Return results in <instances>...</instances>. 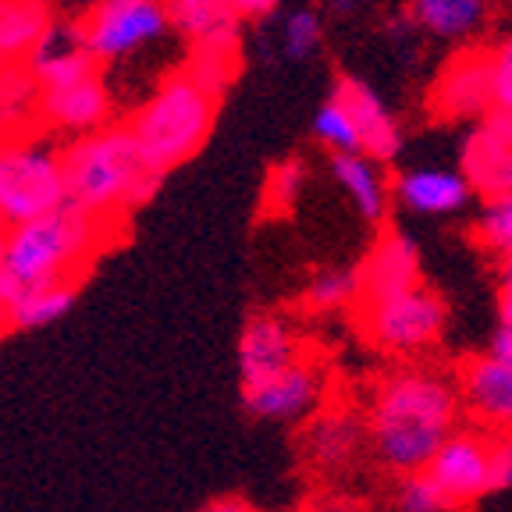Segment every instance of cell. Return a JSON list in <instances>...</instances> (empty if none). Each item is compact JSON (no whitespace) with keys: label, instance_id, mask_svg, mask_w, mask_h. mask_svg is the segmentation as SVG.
<instances>
[{"label":"cell","instance_id":"1","mask_svg":"<svg viewBox=\"0 0 512 512\" xmlns=\"http://www.w3.org/2000/svg\"><path fill=\"white\" fill-rule=\"evenodd\" d=\"M459 388L434 370H399L377 384L367 413L374 456L392 473L424 470L438 445L456 431Z\"/></svg>","mask_w":512,"mask_h":512},{"label":"cell","instance_id":"2","mask_svg":"<svg viewBox=\"0 0 512 512\" xmlns=\"http://www.w3.org/2000/svg\"><path fill=\"white\" fill-rule=\"evenodd\" d=\"M68 203L118 224L132 207H143L160 185L143 146L128 125H104L61 150Z\"/></svg>","mask_w":512,"mask_h":512},{"label":"cell","instance_id":"3","mask_svg":"<svg viewBox=\"0 0 512 512\" xmlns=\"http://www.w3.org/2000/svg\"><path fill=\"white\" fill-rule=\"evenodd\" d=\"M114 221L93 217L86 210L64 203L50 214L11 224L0 235L4 267L15 288L50 285V281H79L96 253L114 239Z\"/></svg>","mask_w":512,"mask_h":512},{"label":"cell","instance_id":"4","mask_svg":"<svg viewBox=\"0 0 512 512\" xmlns=\"http://www.w3.org/2000/svg\"><path fill=\"white\" fill-rule=\"evenodd\" d=\"M217 100L221 96L200 86L182 68V72L168 75L136 107V114L128 118V128L139 139L143 157L150 160L153 171L168 175L171 168H178L203 150L217 121Z\"/></svg>","mask_w":512,"mask_h":512},{"label":"cell","instance_id":"5","mask_svg":"<svg viewBox=\"0 0 512 512\" xmlns=\"http://www.w3.org/2000/svg\"><path fill=\"white\" fill-rule=\"evenodd\" d=\"M68 203L61 150L36 132L0 136V217L22 224Z\"/></svg>","mask_w":512,"mask_h":512},{"label":"cell","instance_id":"6","mask_svg":"<svg viewBox=\"0 0 512 512\" xmlns=\"http://www.w3.org/2000/svg\"><path fill=\"white\" fill-rule=\"evenodd\" d=\"M75 25L96 64L128 61L157 47L171 29L164 0H96Z\"/></svg>","mask_w":512,"mask_h":512},{"label":"cell","instance_id":"7","mask_svg":"<svg viewBox=\"0 0 512 512\" xmlns=\"http://www.w3.org/2000/svg\"><path fill=\"white\" fill-rule=\"evenodd\" d=\"M448 324L445 299L427 285L402 288L395 296L360 303V328L381 352H420L441 338Z\"/></svg>","mask_w":512,"mask_h":512},{"label":"cell","instance_id":"8","mask_svg":"<svg viewBox=\"0 0 512 512\" xmlns=\"http://www.w3.org/2000/svg\"><path fill=\"white\" fill-rule=\"evenodd\" d=\"M424 470L448 509H470L491 495V441L477 431H452Z\"/></svg>","mask_w":512,"mask_h":512},{"label":"cell","instance_id":"9","mask_svg":"<svg viewBox=\"0 0 512 512\" xmlns=\"http://www.w3.org/2000/svg\"><path fill=\"white\" fill-rule=\"evenodd\" d=\"M459 171L470 182L473 196L512 192V114L488 111L459 143Z\"/></svg>","mask_w":512,"mask_h":512},{"label":"cell","instance_id":"10","mask_svg":"<svg viewBox=\"0 0 512 512\" xmlns=\"http://www.w3.org/2000/svg\"><path fill=\"white\" fill-rule=\"evenodd\" d=\"M324 402V374L313 363L299 360L281 374L267 381L242 388V406L256 420H271V424H299L310 420Z\"/></svg>","mask_w":512,"mask_h":512},{"label":"cell","instance_id":"11","mask_svg":"<svg viewBox=\"0 0 512 512\" xmlns=\"http://www.w3.org/2000/svg\"><path fill=\"white\" fill-rule=\"evenodd\" d=\"M370 445L367 438V420L342 406L317 409L306 420L303 431V456L324 477H342L352 466L360 463L363 448Z\"/></svg>","mask_w":512,"mask_h":512},{"label":"cell","instance_id":"12","mask_svg":"<svg viewBox=\"0 0 512 512\" xmlns=\"http://www.w3.org/2000/svg\"><path fill=\"white\" fill-rule=\"evenodd\" d=\"M431 111L445 121H480L488 111H495L491 64L484 50H459L441 68L431 89Z\"/></svg>","mask_w":512,"mask_h":512},{"label":"cell","instance_id":"13","mask_svg":"<svg viewBox=\"0 0 512 512\" xmlns=\"http://www.w3.org/2000/svg\"><path fill=\"white\" fill-rule=\"evenodd\" d=\"M299 360H303V345H299L296 328L285 317L260 313V317L246 320V328L239 335L242 388H253V384L281 374Z\"/></svg>","mask_w":512,"mask_h":512},{"label":"cell","instance_id":"14","mask_svg":"<svg viewBox=\"0 0 512 512\" xmlns=\"http://www.w3.org/2000/svg\"><path fill=\"white\" fill-rule=\"evenodd\" d=\"M111 111V89L100 79V72L68 82V86L43 89V125L50 132H61V136H89L96 128L111 125Z\"/></svg>","mask_w":512,"mask_h":512},{"label":"cell","instance_id":"15","mask_svg":"<svg viewBox=\"0 0 512 512\" xmlns=\"http://www.w3.org/2000/svg\"><path fill=\"white\" fill-rule=\"evenodd\" d=\"M392 196L399 207L416 217H452L466 210L473 189L459 168H441V164H420L406 168L392 185Z\"/></svg>","mask_w":512,"mask_h":512},{"label":"cell","instance_id":"16","mask_svg":"<svg viewBox=\"0 0 512 512\" xmlns=\"http://www.w3.org/2000/svg\"><path fill=\"white\" fill-rule=\"evenodd\" d=\"M335 96L349 107L352 121H356V132H360V150L384 160H395L402 153V128L395 121L392 107L384 104V96L370 86L367 79H356V75H342L335 82Z\"/></svg>","mask_w":512,"mask_h":512},{"label":"cell","instance_id":"17","mask_svg":"<svg viewBox=\"0 0 512 512\" xmlns=\"http://www.w3.org/2000/svg\"><path fill=\"white\" fill-rule=\"evenodd\" d=\"M413 285H420V249L409 235L384 232L360 267V303L395 296Z\"/></svg>","mask_w":512,"mask_h":512},{"label":"cell","instance_id":"18","mask_svg":"<svg viewBox=\"0 0 512 512\" xmlns=\"http://www.w3.org/2000/svg\"><path fill=\"white\" fill-rule=\"evenodd\" d=\"M459 399L477 420L491 427H512V363L491 352L473 356L459 370Z\"/></svg>","mask_w":512,"mask_h":512},{"label":"cell","instance_id":"19","mask_svg":"<svg viewBox=\"0 0 512 512\" xmlns=\"http://www.w3.org/2000/svg\"><path fill=\"white\" fill-rule=\"evenodd\" d=\"M25 64H29V72L36 75V82H40L43 89L79 82L100 68V64L93 61V54L86 50V43H82V32L75 22L50 25V29L43 32V40L29 50Z\"/></svg>","mask_w":512,"mask_h":512},{"label":"cell","instance_id":"20","mask_svg":"<svg viewBox=\"0 0 512 512\" xmlns=\"http://www.w3.org/2000/svg\"><path fill=\"white\" fill-rule=\"evenodd\" d=\"M328 171L335 178L338 189L349 196L352 210L367 224H381L392 203V185L384 175V164L363 150H338L331 153Z\"/></svg>","mask_w":512,"mask_h":512},{"label":"cell","instance_id":"21","mask_svg":"<svg viewBox=\"0 0 512 512\" xmlns=\"http://www.w3.org/2000/svg\"><path fill=\"white\" fill-rule=\"evenodd\" d=\"M171 29L189 47H239V25L232 0H164Z\"/></svg>","mask_w":512,"mask_h":512},{"label":"cell","instance_id":"22","mask_svg":"<svg viewBox=\"0 0 512 512\" xmlns=\"http://www.w3.org/2000/svg\"><path fill=\"white\" fill-rule=\"evenodd\" d=\"M79 296V281H50V285H25L15 288L8 296L4 310V324L11 331H40L50 328L57 320L68 317Z\"/></svg>","mask_w":512,"mask_h":512},{"label":"cell","instance_id":"23","mask_svg":"<svg viewBox=\"0 0 512 512\" xmlns=\"http://www.w3.org/2000/svg\"><path fill=\"white\" fill-rule=\"evenodd\" d=\"M416 29L438 43H466L488 22V0H409Z\"/></svg>","mask_w":512,"mask_h":512},{"label":"cell","instance_id":"24","mask_svg":"<svg viewBox=\"0 0 512 512\" xmlns=\"http://www.w3.org/2000/svg\"><path fill=\"white\" fill-rule=\"evenodd\" d=\"M43 121V86L25 61L0 68V136H22Z\"/></svg>","mask_w":512,"mask_h":512},{"label":"cell","instance_id":"25","mask_svg":"<svg viewBox=\"0 0 512 512\" xmlns=\"http://www.w3.org/2000/svg\"><path fill=\"white\" fill-rule=\"evenodd\" d=\"M50 25V0H0V47L11 61H25Z\"/></svg>","mask_w":512,"mask_h":512},{"label":"cell","instance_id":"26","mask_svg":"<svg viewBox=\"0 0 512 512\" xmlns=\"http://www.w3.org/2000/svg\"><path fill=\"white\" fill-rule=\"evenodd\" d=\"M306 306L317 313H335L360 303V271L352 267H324L306 281Z\"/></svg>","mask_w":512,"mask_h":512},{"label":"cell","instance_id":"27","mask_svg":"<svg viewBox=\"0 0 512 512\" xmlns=\"http://www.w3.org/2000/svg\"><path fill=\"white\" fill-rule=\"evenodd\" d=\"M185 72L200 86H207L210 93L221 96L239 72V47H189Z\"/></svg>","mask_w":512,"mask_h":512},{"label":"cell","instance_id":"28","mask_svg":"<svg viewBox=\"0 0 512 512\" xmlns=\"http://www.w3.org/2000/svg\"><path fill=\"white\" fill-rule=\"evenodd\" d=\"M324 43V18L317 8H292L281 22V54L288 61H310Z\"/></svg>","mask_w":512,"mask_h":512},{"label":"cell","instance_id":"29","mask_svg":"<svg viewBox=\"0 0 512 512\" xmlns=\"http://www.w3.org/2000/svg\"><path fill=\"white\" fill-rule=\"evenodd\" d=\"M313 139H317L324 150H360V132H356V121H352L349 107L338 100L335 93L317 107L313 114Z\"/></svg>","mask_w":512,"mask_h":512},{"label":"cell","instance_id":"30","mask_svg":"<svg viewBox=\"0 0 512 512\" xmlns=\"http://www.w3.org/2000/svg\"><path fill=\"white\" fill-rule=\"evenodd\" d=\"M473 232H477L480 246L488 249V253H495L498 260L512 256V192H502V196L484 200Z\"/></svg>","mask_w":512,"mask_h":512},{"label":"cell","instance_id":"31","mask_svg":"<svg viewBox=\"0 0 512 512\" xmlns=\"http://www.w3.org/2000/svg\"><path fill=\"white\" fill-rule=\"evenodd\" d=\"M306 189V164L299 157L278 160L264 185V207L271 214H292Z\"/></svg>","mask_w":512,"mask_h":512},{"label":"cell","instance_id":"32","mask_svg":"<svg viewBox=\"0 0 512 512\" xmlns=\"http://www.w3.org/2000/svg\"><path fill=\"white\" fill-rule=\"evenodd\" d=\"M395 512H448L438 484L427 477V470L402 473L395 488Z\"/></svg>","mask_w":512,"mask_h":512},{"label":"cell","instance_id":"33","mask_svg":"<svg viewBox=\"0 0 512 512\" xmlns=\"http://www.w3.org/2000/svg\"><path fill=\"white\" fill-rule=\"evenodd\" d=\"M491 64V96H495V111L512 114V36L502 40L495 50H488Z\"/></svg>","mask_w":512,"mask_h":512},{"label":"cell","instance_id":"34","mask_svg":"<svg viewBox=\"0 0 512 512\" xmlns=\"http://www.w3.org/2000/svg\"><path fill=\"white\" fill-rule=\"evenodd\" d=\"M491 491H512V427L505 438L491 441Z\"/></svg>","mask_w":512,"mask_h":512},{"label":"cell","instance_id":"35","mask_svg":"<svg viewBox=\"0 0 512 512\" xmlns=\"http://www.w3.org/2000/svg\"><path fill=\"white\" fill-rule=\"evenodd\" d=\"M498 288H502V296H498V317H502V324H512V256L502 260Z\"/></svg>","mask_w":512,"mask_h":512},{"label":"cell","instance_id":"36","mask_svg":"<svg viewBox=\"0 0 512 512\" xmlns=\"http://www.w3.org/2000/svg\"><path fill=\"white\" fill-rule=\"evenodd\" d=\"M239 18H271L281 8V0H232Z\"/></svg>","mask_w":512,"mask_h":512},{"label":"cell","instance_id":"37","mask_svg":"<svg viewBox=\"0 0 512 512\" xmlns=\"http://www.w3.org/2000/svg\"><path fill=\"white\" fill-rule=\"evenodd\" d=\"M488 352L498 356V360L512 363V324H502V320H498L495 335H491V342H488Z\"/></svg>","mask_w":512,"mask_h":512},{"label":"cell","instance_id":"38","mask_svg":"<svg viewBox=\"0 0 512 512\" xmlns=\"http://www.w3.org/2000/svg\"><path fill=\"white\" fill-rule=\"evenodd\" d=\"M196 512H256V509L249 502H242V498H214V502H207Z\"/></svg>","mask_w":512,"mask_h":512},{"label":"cell","instance_id":"39","mask_svg":"<svg viewBox=\"0 0 512 512\" xmlns=\"http://www.w3.org/2000/svg\"><path fill=\"white\" fill-rule=\"evenodd\" d=\"M11 292H15V281H11L8 267H4V249H0V306L8 303Z\"/></svg>","mask_w":512,"mask_h":512},{"label":"cell","instance_id":"40","mask_svg":"<svg viewBox=\"0 0 512 512\" xmlns=\"http://www.w3.org/2000/svg\"><path fill=\"white\" fill-rule=\"evenodd\" d=\"M356 4H360V0H331V8H335L338 15H352V11H356Z\"/></svg>","mask_w":512,"mask_h":512},{"label":"cell","instance_id":"41","mask_svg":"<svg viewBox=\"0 0 512 512\" xmlns=\"http://www.w3.org/2000/svg\"><path fill=\"white\" fill-rule=\"evenodd\" d=\"M8 61H11V57L4 54V47H0V68H4V64H8Z\"/></svg>","mask_w":512,"mask_h":512},{"label":"cell","instance_id":"42","mask_svg":"<svg viewBox=\"0 0 512 512\" xmlns=\"http://www.w3.org/2000/svg\"><path fill=\"white\" fill-rule=\"evenodd\" d=\"M4 331H8V324H4V310H0V335H4Z\"/></svg>","mask_w":512,"mask_h":512},{"label":"cell","instance_id":"43","mask_svg":"<svg viewBox=\"0 0 512 512\" xmlns=\"http://www.w3.org/2000/svg\"><path fill=\"white\" fill-rule=\"evenodd\" d=\"M4 232H8V224H4V217H0V235H4Z\"/></svg>","mask_w":512,"mask_h":512}]
</instances>
